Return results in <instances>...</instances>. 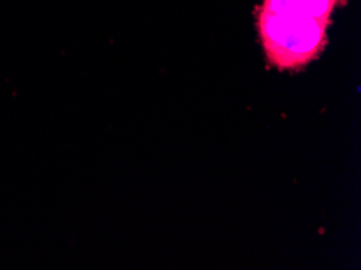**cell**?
<instances>
[{"mask_svg": "<svg viewBox=\"0 0 361 270\" xmlns=\"http://www.w3.org/2000/svg\"><path fill=\"white\" fill-rule=\"evenodd\" d=\"M341 0H262L258 27L272 65L303 67L326 46L331 13Z\"/></svg>", "mask_w": 361, "mask_h": 270, "instance_id": "6da1fadb", "label": "cell"}]
</instances>
